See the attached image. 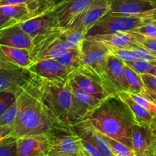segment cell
<instances>
[{"label": "cell", "instance_id": "6da1fadb", "mask_svg": "<svg viewBox=\"0 0 156 156\" xmlns=\"http://www.w3.org/2000/svg\"><path fill=\"white\" fill-rule=\"evenodd\" d=\"M19 112L9 136L16 139L37 135L73 133L56 121L28 87L18 96Z\"/></svg>", "mask_w": 156, "mask_h": 156}, {"label": "cell", "instance_id": "7a4b0ae2", "mask_svg": "<svg viewBox=\"0 0 156 156\" xmlns=\"http://www.w3.org/2000/svg\"><path fill=\"white\" fill-rule=\"evenodd\" d=\"M87 119L102 134L133 149V127L137 123L131 110L118 94L104 100Z\"/></svg>", "mask_w": 156, "mask_h": 156}, {"label": "cell", "instance_id": "3957f363", "mask_svg": "<svg viewBox=\"0 0 156 156\" xmlns=\"http://www.w3.org/2000/svg\"><path fill=\"white\" fill-rule=\"evenodd\" d=\"M27 87L56 121L72 130L73 95L68 81L49 80L34 75Z\"/></svg>", "mask_w": 156, "mask_h": 156}, {"label": "cell", "instance_id": "277c9868", "mask_svg": "<svg viewBox=\"0 0 156 156\" xmlns=\"http://www.w3.org/2000/svg\"><path fill=\"white\" fill-rule=\"evenodd\" d=\"M153 12L147 15H129L109 11L90 27L86 34V37L120 32L135 31L138 27L152 21Z\"/></svg>", "mask_w": 156, "mask_h": 156}, {"label": "cell", "instance_id": "5b68a950", "mask_svg": "<svg viewBox=\"0 0 156 156\" xmlns=\"http://www.w3.org/2000/svg\"><path fill=\"white\" fill-rule=\"evenodd\" d=\"M63 29V27H57L34 40V46L30 50L32 62L55 59L68 51L70 48L61 36Z\"/></svg>", "mask_w": 156, "mask_h": 156}, {"label": "cell", "instance_id": "8992f818", "mask_svg": "<svg viewBox=\"0 0 156 156\" xmlns=\"http://www.w3.org/2000/svg\"><path fill=\"white\" fill-rule=\"evenodd\" d=\"M110 53L108 45L101 41L85 37L80 47L82 67L95 73L105 82L107 62Z\"/></svg>", "mask_w": 156, "mask_h": 156}, {"label": "cell", "instance_id": "52a82bcc", "mask_svg": "<svg viewBox=\"0 0 156 156\" xmlns=\"http://www.w3.org/2000/svg\"><path fill=\"white\" fill-rule=\"evenodd\" d=\"M67 81L73 95L71 111V123L73 126L75 123L86 120L102 101L83 91L70 77Z\"/></svg>", "mask_w": 156, "mask_h": 156}, {"label": "cell", "instance_id": "ba28073f", "mask_svg": "<svg viewBox=\"0 0 156 156\" xmlns=\"http://www.w3.org/2000/svg\"><path fill=\"white\" fill-rule=\"evenodd\" d=\"M69 77L79 88L101 101L113 95L107 88L103 79L95 73L85 67L76 69L72 73Z\"/></svg>", "mask_w": 156, "mask_h": 156}, {"label": "cell", "instance_id": "9c48e42d", "mask_svg": "<svg viewBox=\"0 0 156 156\" xmlns=\"http://www.w3.org/2000/svg\"><path fill=\"white\" fill-rule=\"evenodd\" d=\"M19 24L23 30L27 34L33 41L45 35L53 29L61 27L57 16L50 6L37 16Z\"/></svg>", "mask_w": 156, "mask_h": 156}, {"label": "cell", "instance_id": "30bf717a", "mask_svg": "<svg viewBox=\"0 0 156 156\" xmlns=\"http://www.w3.org/2000/svg\"><path fill=\"white\" fill-rule=\"evenodd\" d=\"M34 76L27 69L0 68V91H9L18 96Z\"/></svg>", "mask_w": 156, "mask_h": 156}, {"label": "cell", "instance_id": "8fae6325", "mask_svg": "<svg viewBox=\"0 0 156 156\" xmlns=\"http://www.w3.org/2000/svg\"><path fill=\"white\" fill-rule=\"evenodd\" d=\"M50 136V149L48 156L60 155L79 156L84 152L82 140L74 133H59Z\"/></svg>", "mask_w": 156, "mask_h": 156}, {"label": "cell", "instance_id": "7c38bea8", "mask_svg": "<svg viewBox=\"0 0 156 156\" xmlns=\"http://www.w3.org/2000/svg\"><path fill=\"white\" fill-rule=\"evenodd\" d=\"M94 0H61L50 5L59 21V26L63 28L69 27L73 20L86 10Z\"/></svg>", "mask_w": 156, "mask_h": 156}, {"label": "cell", "instance_id": "4fadbf2b", "mask_svg": "<svg viewBox=\"0 0 156 156\" xmlns=\"http://www.w3.org/2000/svg\"><path fill=\"white\" fill-rule=\"evenodd\" d=\"M111 9V0H94L85 11L79 14L69 25V28L88 32L96 21ZM68 28V27H67Z\"/></svg>", "mask_w": 156, "mask_h": 156}, {"label": "cell", "instance_id": "5bb4252c", "mask_svg": "<svg viewBox=\"0 0 156 156\" xmlns=\"http://www.w3.org/2000/svg\"><path fill=\"white\" fill-rule=\"evenodd\" d=\"M71 129L73 133L79 136L81 140H85L95 146L103 156H114L109 145L104 138L103 134L99 132L88 119L75 123Z\"/></svg>", "mask_w": 156, "mask_h": 156}, {"label": "cell", "instance_id": "9a60e30c", "mask_svg": "<svg viewBox=\"0 0 156 156\" xmlns=\"http://www.w3.org/2000/svg\"><path fill=\"white\" fill-rule=\"evenodd\" d=\"M105 83L112 94L126 91L124 62L110 53L107 62Z\"/></svg>", "mask_w": 156, "mask_h": 156}, {"label": "cell", "instance_id": "2e32d148", "mask_svg": "<svg viewBox=\"0 0 156 156\" xmlns=\"http://www.w3.org/2000/svg\"><path fill=\"white\" fill-rule=\"evenodd\" d=\"M131 139L136 156H156V136L152 133L150 126H142L136 123L133 127Z\"/></svg>", "mask_w": 156, "mask_h": 156}, {"label": "cell", "instance_id": "e0dca14e", "mask_svg": "<svg viewBox=\"0 0 156 156\" xmlns=\"http://www.w3.org/2000/svg\"><path fill=\"white\" fill-rule=\"evenodd\" d=\"M27 69L35 76L49 80L66 82L73 72L62 66L56 59H45L33 62Z\"/></svg>", "mask_w": 156, "mask_h": 156}, {"label": "cell", "instance_id": "ac0fdd59", "mask_svg": "<svg viewBox=\"0 0 156 156\" xmlns=\"http://www.w3.org/2000/svg\"><path fill=\"white\" fill-rule=\"evenodd\" d=\"M18 156H48L50 136L37 135L17 139Z\"/></svg>", "mask_w": 156, "mask_h": 156}, {"label": "cell", "instance_id": "d6986e66", "mask_svg": "<svg viewBox=\"0 0 156 156\" xmlns=\"http://www.w3.org/2000/svg\"><path fill=\"white\" fill-rule=\"evenodd\" d=\"M156 10V0H111L110 12L129 15H147Z\"/></svg>", "mask_w": 156, "mask_h": 156}, {"label": "cell", "instance_id": "ffe728a7", "mask_svg": "<svg viewBox=\"0 0 156 156\" xmlns=\"http://www.w3.org/2000/svg\"><path fill=\"white\" fill-rule=\"evenodd\" d=\"M0 45L25 49L30 51L33 40L23 30L18 22L0 28Z\"/></svg>", "mask_w": 156, "mask_h": 156}, {"label": "cell", "instance_id": "44dd1931", "mask_svg": "<svg viewBox=\"0 0 156 156\" xmlns=\"http://www.w3.org/2000/svg\"><path fill=\"white\" fill-rule=\"evenodd\" d=\"M32 63L28 50L0 45V68L27 69Z\"/></svg>", "mask_w": 156, "mask_h": 156}, {"label": "cell", "instance_id": "7402d4cb", "mask_svg": "<svg viewBox=\"0 0 156 156\" xmlns=\"http://www.w3.org/2000/svg\"><path fill=\"white\" fill-rule=\"evenodd\" d=\"M88 37L101 41L109 47L130 50L136 46L140 45V41L142 37V35L135 31H128Z\"/></svg>", "mask_w": 156, "mask_h": 156}, {"label": "cell", "instance_id": "603a6c76", "mask_svg": "<svg viewBox=\"0 0 156 156\" xmlns=\"http://www.w3.org/2000/svg\"><path fill=\"white\" fill-rule=\"evenodd\" d=\"M0 13L21 23L37 16L41 12L34 11L27 4H18L1 5Z\"/></svg>", "mask_w": 156, "mask_h": 156}, {"label": "cell", "instance_id": "cb8c5ba5", "mask_svg": "<svg viewBox=\"0 0 156 156\" xmlns=\"http://www.w3.org/2000/svg\"><path fill=\"white\" fill-rule=\"evenodd\" d=\"M118 95L128 105L138 124L142 126H150L151 122L153 118V114H151L146 108L133 101V99L126 91L119 92Z\"/></svg>", "mask_w": 156, "mask_h": 156}, {"label": "cell", "instance_id": "d4e9b609", "mask_svg": "<svg viewBox=\"0 0 156 156\" xmlns=\"http://www.w3.org/2000/svg\"><path fill=\"white\" fill-rule=\"evenodd\" d=\"M124 76L126 84V92L141 94L146 88L141 75L138 74L136 72L124 63Z\"/></svg>", "mask_w": 156, "mask_h": 156}, {"label": "cell", "instance_id": "484cf974", "mask_svg": "<svg viewBox=\"0 0 156 156\" xmlns=\"http://www.w3.org/2000/svg\"><path fill=\"white\" fill-rule=\"evenodd\" d=\"M55 59L62 66L71 70L73 73L82 67L80 56V48L69 49L68 51Z\"/></svg>", "mask_w": 156, "mask_h": 156}, {"label": "cell", "instance_id": "4316f807", "mask_svg": "<svg viewBox=\"0 0 156 156\" xmlns=\"http://www.w3.org/2000/svg\"><path fill=\"white\" fill-rule=\"evenodd\" d=\"M62 38L69 48H80L82 42L86 37V32L73 28H64Z\"/></svg>", "mask_w": 156, "mask_h": 156}, {"label": "cell", "instance_id": "83f0119b", "mask_svg": "<svg viewBox=\"0 0 156 156\" xmlns=\"http://www.w3.org/2000/svg\"><path fill=\"white\" fill-rule=\"evenodd\" d=\"M103 136L105 140H106L107 143L109 145L110 148L112 150L113 153L114 155L118 156H136L134 153L133 149L129 148V146H126L123 143L117 141V140H114L109 136L104 135Z\"/></svg>", "mask_w": 156, "mask_h": 156}, {"label": "cell", "instance_id": "f1b7e54d", "mask_svg": "<svg viewBox=\"0 0 156 156\" xmlns=\"http://www.w3.org/2000/svg\"><path fill=\"white\" fill-rule=\"evenodd\" d=\"M0 156H18L17 139L8 136L0 142Z\"/></svg>", "mask_w": 156, "mask_h": 156}, {"label": "cell", "instance_id": "f546056e", "mask_svg": "<svg viewBox=\"0 0 156 156\" xmlns=\"http://www.w3.org/2000/svg\"><path fill=\"white\" fill-rule=\"evenodd\" d=\"M18 112L19 106L18 101H16L10 108L6 110L2 115L0 116V126H12L18 117Z\"/></svg>", "mask_w": 156, "mask_h": 156}, {"label": "cell", "instance_id": "4dcf8cb0", "mask_svg": "<svg viewBox=\"0 0 156 156\" xmlns=\"http://www.w3.org/2000/svg\"><path fill=\"white\" fill-rule=\"evenodd\" d=\"M124 63L140 75L148 74L154 66L150 61L140 59L133 61H126Z\"/></svg>", "mask_w": 156, "mask_h": 156}, {"label": "cell", "instance_id": "1f68e13d", "mask_svg": "<svg viewBox=\"0 0 156 156\" xmlns=\"http://www.w3.org/2000/svg\"><path fill=\"white\" fill-rule=\"evenodd\" d=\"M18 99V96L9 91H0V116L10 108Z\"/></svg>", "mask_w": 156, "mask_h": 156}, {"label": "cell", "instance_id": "d6a6232c", "mask_svg": "<svg viewBox=\"0 0 156 156\" xmlns=\"http://www.w3.org/2000/svg\"><path fill=\"white\" fill-rule=\"evenodd\" d=\"M108 47H109L110 52H111V54L114 55L117 58L123 60V62H126V61H133L139 59L136 55L132 50H129V49L118 48V47H109V46H108Z\"/></svg>", "mask_w": 156, "mask_h": 156}, {"label": "cell", "instance_id": "836d02e7", "mask_svg": "<svg viewBox=\"0 0 156 156\" xmlns=\"http://www.w3.org/2000/svg\"><path fill=\"white\" fill-rule=\"evenodd\" d=\"M129 94L131 98L133 99V101H135L136 103H138L139 105H141L142 107H143L144 108H146L147 111H149L153 115L156 114V105H154L153 103L150 101L149 100H148L146 98H145L144 96L141 95V94H130V93H128Z\"/></svg>", "mask_w": 156, "mask_h": 156}, {"label": "cell", "instance_id": "e575fe53", "mask_svg": "<svg viewBox=\"0 0 156 156\" xmlns=\"http://www.w3.org/2000/svg\"><path fill=\"white\" fill-rule=\"evenodd\" d=\"M135 32L149 38H156V24L151 21L138 27Z\"/></svg>", "mask_w": 156, "mask_h": 156}, {"label": "cell", "instance_id": "d590c367", "mask_svg": "<svg viewBox=\"0 0 156 156\" xmlns=\"http://www.w3.org/2000/svg\"><path fill=\"white\" fill-rule=\"evenodd\" d=\"M130 50L136 55L138 59L150 61V62L156 60V56L155 55H153L152 53H150L149 50H146V48H144L142 45L136 46V47H133Z\"/></svg>", "mask_w": 156, "mask_h": 156}, {"label": "cell", "instance_id": "8d00e7d4", "mask_svg": "<svg viewBox=\"0 0 156 156\" xmlns=\"http://www.w3.org/2000/svg\"><path fill=\"white\" fill-rule=\"evenodd\" d=\"M140 44L156 56V38L146 37L142 35Z\"/></svg>", "mask_w": 156, "mask_h": 156}, {"label": "cell", "instance_id": "74e56055", "mask_svg": "<svg viewBox=\"0 0 156 156\" xmlns=\"http://www.w3.org/2000/svg\"><path fill=\"white\" fill-rule=\"evenodd\" d=\"M82 145L85 152L89 156H103L101 152L95 146L88 142L82 140Z\"/></svg>", "mask_w": 156, "mask_h": 156}, {"label": "cell", "instance_id": "f35d334b", "mask_svg": "<svg viewBox=\"0 0 156 156\" xmlns=\"http://www.w3.org/2000/svg\"><path fill=\"white\" fill-rule=\"evenodd\" d=\"M142 79L143 81L146 88H149L151 90L156 91V77L149 74H143L141 75Z\"/></svg>", "mask_w": 156, "mask_h": 156}, {"label": "cell", "instance_id": "ab89813d", "mask_svg": "<svg viewBox=\"0 0 156 156\" xmlns=\"http://www.w3.org/2000/svg\"><path fill=\"white\" fill-rule=\"evenodd\" d=\"M141 95L144 96V97L146 98L148 100H149L152 103H153L154 105H156V91H155L151 90L149 89V88H145L144 91H143Z\"/></svg>", "mask_w": 156, "mask_h": 156}, {"label": "cell", "instance_id": "60d3db41", "mask_svg": "<svg viewBox=\"0 0 156 156\" xmlns=\"http://www.w3.org/2000/svg\"><path fill=\"white\" fill-rule=\"evenodd\" d=\"M17 22L18 21H16L15 20L9 18L4 15H2L0 13V28H2V27L11 25V24H13Z\"/></svg>", "mask_w": 156, "mask_h": 156}, {"label": "cell", "instance_id": "b9f144b4", "mask_svg": "<svg viewBox=\"0 0 156 156\" xmlns=\"http://www.w3.org/2000/svg\"><path fill=\"white\" fill-rule=\"evenodd\" d=\"M11 130H12V126H0V142L6 137L9 136Z\"/></svg>", "mask_w": 156, "mask_h": 156}, {"label": "cell", "instance_id": "7bdbcfd3", "mask_svg": "<svg viewBox=\"0 0 156 156\" xmlns=\"http://www.w3.org/2000/svg\"><path fill=\"white\" fill-rule=\"evenodd\" d=\"M150 127L152 129V133H154V135L156 136V114L153 116V118H152V122H151Z\"/></svg>", "mask_w": 156, "mask_h": 156}, {"label": "cell", "instance_id": "ee69618b", "mask_svg": "<svg viewBox=\"0 0 156 156\" xmlns=\"http://www.w3.org/2000/svg\"><path fill=\"white\" fill-rule=\"evenodd\" d=\"M149 74L152 75V76H155V77H156V66H154L153 68H152V69H151V71H150V73H149Z\"/></svg>", "mask_w": 156, "mask_h": 156}, {"label": "cell", "instance_id": "f6af8a7d", "mask_svg": "<svg viewBox=\"0 0 156 156\" xmlns=\"http://www.w3.org/2000/svg\"><path fill=\"white\" fill-rule=\"evenodd\" d=\"M152 21H154V22L156 24V10L155 12H153V14H152Z\"/></svg>", "mask_w": 156, "mask_h": 156}, {"label": "cell", "instance_id": "bcb514c9", "mask_svg": "<svg viewBox=\"0 0 156 156\" xmlns=\"http://www.w3.org/2000/svg\"><path fill=\"white\" fill-rule=\"evenodd\" d=\"M44 1H46L47 3H48V4H50V5L53 4V0H44Z\"/></svg>", "mask_w": 156, "mask_h": 156}, {"label": "cell", "instance_id": "7dc6e473", "mask_svg": "<svg viewBox=\"0 0 156 156\" xmlns=\"http://www.w3.org/2000/svg\"><path fill=\"white\" fill-rule=\"evenodd\" d=\"M79 156H89V155H88V154H87V153H86V152H85V150H84V152H82V154H81V155H79Z\"/></svg>", "mask_w": 156, "mask_h": 156}, {"label": "cell", "instance_id": "c3c4849f", "mask_svg": "<svg viewBox=\"0 0 156 156\" xmlns=\"http://www.w3.org/2000/svg\"><path fill=\"white\" fill-rule=\"evenodd\" d=\"M152 65H153V66H156V60H155V61H152Z\"/></svg>", "mask_w": 156, "mask_h": 156}, {"label": "cell", "instance_id": "681fc988", "mask_svg": "<svg viewBox=\"0 0 156 156\" xmlns=\"http://www.w3.org/2000/svg\"><path fill=\"white\" fill-rule=\"evenodd\" d=\"M56 156H73V155H56Z\"/></svg>", "mask_w": 156, "mask_h": 156}, {"label": "cell", "instance_id": "f907efd6", "mask_svg": "<svg viewBox=\"0 0 156 156\" xmlns=\"http://www.w3.org/2000/svg\"><path fill=\"white\" fill-rule=\"evenodd\" d=\"M155 155H156V140H155Z\"/></svg>", "mask_w": 156, "mask_h": 156}, {"label": "cell", "instance_id": "816d5d0a", "mask_svg": "<svg viewBox=\"0 0 156 156\" xmlns=\"http://www.w3.org/2000/svg\"><path fill=\"white\" fill-rule=\"evenodd\" d=\"M114 156H118V155H114Z\"/></svg>", "mask_w": 156, "mask_h": 156}]
</instances>
